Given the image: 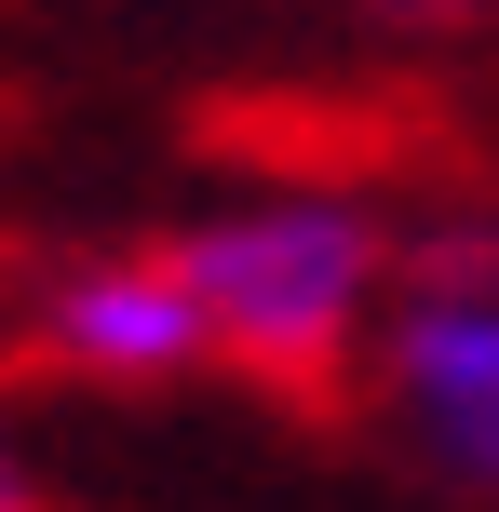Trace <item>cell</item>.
<instances>
[{
    "label": "cell",
    "instance_id": "4",
    "mask_svg": "<svg viewBox=\"0 0 499 512\" xmlns=\"http://www.w3.org/2000/svg\"><path fill=\"white\" fill-rule=\"evenodd\" d=\"M0 512H41V486H27V459L0 445Z\"/></svg>",
    "mask_w": 499,
    "mask_h": 512
},
{
    "label": "cell",
    "instance_id": "3",
    "mask_svg": "<svg viewBox=\"0 0 499 512\" xmlns=\"http://www.w3.org/2000/svg\"><path fill=\"white\" fill-rule=\"evenodd\" d=\"M27 351L68 364V378H108V391H149L176 364H203V297H189L176 256H81L27 297Z\"/></svg>",
    "mask_w": 499,
    "mask_h": 512
},
{
    "label": "cell",
    "instance_id": "5",
    "mask_svg": "<svg viewBox=\"0 0 499 512\" xmlns=\"http://www.w3.org/2000/svg\"><path fill=\"white\" fill-rule=\"evenodd\" d=\"M419 14H499V0H419Z\"/></svg>",
    "mask_w": 499,
    "mask_h": 512
},
{
    "label": "cell",
    "instance_id": "2",
    "mask_svg": "<svg viewBox=\"0 0 499 512\" xmlns=\"http://www.w3.org/2000/svg\"><path fill=\"white\" fill-rule=\"evenodd\" d=\"M378 378H392L405 432H419L459 486H499V270L486 256H432L419 270V297L392 310Z\"/></svg>",
    "mask_w": 499,
    "mask_h": 512
},
{
    "label": "cell",
    "instance_id": "1",
    "mask_svg": "<svg viewBox=\"0 0 499 512\" xmlns=\"http://www.w3.org/2000/svg\"><path fill=\"white\" fill-rule=\"evenodd\" d=\"M176 270H189V297H203L216 364H243V378H270V391H324L365 351V324H378L392 243H378V216L338 203V189H270V203L203 216V230L176 243Z\"/></svg>",
    "mask_w": 499,
    "mask_h": 512
}]
</instances>
